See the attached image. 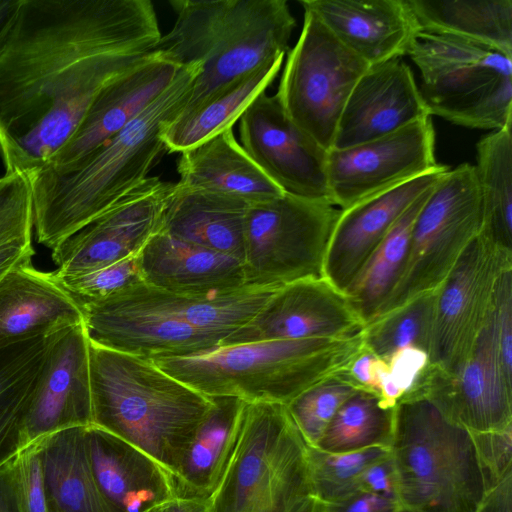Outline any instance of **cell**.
I'll return each instance as SVG.
<instances>
[{
	"label": "cell",
	"instance_id": "cell-1",
	"mask_svg": "<svg viewBox=\"0 0 512 512\" xmlns=\"http://www.w3.org/2000/svg\"><path fill=\"white\" fill-rule=\"evenodd\" d=\"M161 38L149 0H21L0 49L5 174L46 167L100 92Z\"/></svg>",
	"mask_w": 512,
	"mask_h": 512
},
{
	"label": "cell",
	"instance_id": "cell-2",
	"mask_svg": "<svg viewBox=\"0 0 512 512\" xmlns=\"http://www.w3.org/2000/svg\"><path fill=\"white\" fill-rule=\"evenodd\" d=\"M199 63L181 66L168 88L129 125L74 165L28 177L34 232L51 249L110 209L148 178L166 145V125L185 108Z\"/></svg>",
	"mask_w": 512,
	"mask_h": 512
},
{
	"label": "cell",
	"instance_id": "cell-3",
	"mask_svg": "<svg viewBox=\"0 0 512 512\" xmlns=\"http://www.w3.org/2000/svg\"><path fill=\"white\" fill-rule=\"evenodd\" d=\"M90 380L93 425L141 449L173 477L212 398L151 360L92 342Z\"/></svg>",
	"mask_w": 512,
	"mask_h": 512
},
{
	"label": "cell",
	"instance_id": "cell-4",
	"mask_svg": "<svg viewBox=\"0 0 512 512\" xmlns=\"http://www.w3.org/2000/svg\"><path fill=\"white\" fill-rule=\"evenodd\" d=\"M172 29L154 51L177 66L199 63L188 110L234 80L284 58L295 19L285 0H171Z\"/></svg>",
	"mask_w": 512,
	"mask_h": 512
},
{
	"label": "cell",
	"instance_id": "cell-5",
	"mask_svg": "<svg viewBox=\"0 0 512 512\" xmlns=\"http://www.w3.org/2000/svg\"><path fill=\"white\" fill-rule=\"evenodd\" d=\"M364 348L362 330L341 338L221 345L186 357L151 361L208 397L286 405L310 387L347 371Z\"/></svg>",
	"mask_w": 512,
	"mask_h": 512
},
{
	"label": "cell",
	"instance_id": "cell-6",
	"mask_svg": "<svg viewBox=\"0 0 512 512\" xmlns=\"http://www.w3.org/2000/svg\"><path fill=\"white\" fill-rule=\"evenodd\" d=\"M389 449L406 512H475L488 491L470 432L417 387L395 406Z\"/></svg>",
	"mask_w": 512,
	"mask_h": 512
},
{
	"label": "cell",
	"instance_id": "cell-7",
	"mask_svg": "<svg viewBox=\"0 0 512 512\" xmlns=\"http://www.w3.org/2000/svg\"><path fill=\"white\" fill-rule=\"evenodd\" d=\"M309 446L286 406L246 402L238 443L207 500L211 512H291L312 495Z\"/></svg>",
	"mask_w": 512,
	"mask_h": 512
},
{
	"label": "cell",
	"instance_id": "cell-8",
	"mask_svg": "<svg viewBox=\"0 0 512 512\" xmlns=\"http://www.w3.org/2000/svg\"><path fill=\"white\" fill-rule=\"evenodd\" d=\"M430 116L472 129L512 125V59L458 38L421 31L408 54Z\"/></svg>",
	"mask_w": 512,
	"mask_h": 512
},
{
	"label": "cell",
	"instance_id": "cell-9",
	"mask_svg": "<svg viewBox=\"0 0 512 512\" xmlns=\"http://www.w3.org/2000/svg\"><path fill=\"white\" fill-rule=\"evenodd\" d=\"M483 223L474 165L463 163L449 168L423 203L413 224L403 274L374 318L437 290L480 234Z\"/></svg>",
	"mask_w": 512,
	"mask_h": 512
},
{
	"label": "cell",
	"instance_id": "cell-10",
	"mask_svg": "<svg viewBox=\"0 0 512 512\" xmlns=\"http://www.w3.org/2000/svg\"><path fill=\"white\" fill-rule=\"evenodd\" d=\"M341 209L289 194L249 206L244 230L245 285L284 286L324 277L327 247Z\"/></svg>",
	"mask_w": 512,
	"mask_h": 512
},
{
	"label": "cell",
	"instance_id": "cell-11",
	"mask_svg": "<svg viewBox=\"0 0 512 512\" xmlns=\"http://www.w3.org/2000/svg\"><path fill=\"white\" fill-rule=\"evenodd\" d=\"M275 94L288 117L322 148H333L338 122L369 65L345 47L310 9Z\"/></svg>",
	"mask_w": 512,
	"mask_h": 512
},
{
	"label": "cell",
	"instance_id": "cell-12",
	"mask_svg": "<svg viewBox=\"0 0 512 512\" xmlns=\"http://www.w3.org/2000/svg\"><path fill=\"white\" fill-rule=\"evenodd\" d=\"M512 269V250L488 233L468 245L437 289L429 365L457 373L491 319L502 275Z\"/></svg>",
	"mask_w": 512,
	"mask_h": 512
},
{
	"label": "cell",
	"instance_id": "cell-13",
	"mask_svg": "<svg viewBox=\"0 0 512 512\" xmlns=\"http://www.w3.org/2000/svg\"><path fill=\"white\" fill-rule=\"evenodd\" d=\"M435 158L431 117L352 147L327 154L330 200L344 210L370 196L429 173Z\"/></svg>",
	"mask_w": 512,
	"mask_h": 512
},
{
	"label": "cell",
	"instance_id": "cell-14",
	"mask_svg": "<svg viewBox=\"0 0 512 512\" xmlns=\"http://www.w3.org/2000/svg\"><path fill=\"white\" fill-rule=\"evenodd\" d=\"M239 121L240 145L283 193L331 203L328 151L288 117L276 95L261 93Z\"/></svg>",
	"mask_w": 512,
	"mask_h": 512
},
{
	"label": "cell",
	"instance_id": "cell-15",
	"mask_svg": "<svg viewBox=\"0 0 512 512\" xmlns=\"http://www.w3.org/2000/svg\"><path fill=\"white\" fill-rule=\"evenodd\" d=\"M175 183L148 177L110 209L57 248L52 259L57 277L80 276L138 254L160 230Z\"/></svg>",
	"mask_w": 512,
	"mask_h": 512
},
{
	"label": "cell",
	"instance_id": "cell-16",
	"mask_svg": "<svg viewBox=\"0 0 512 512\" xmlns=\"http://www.w3.org/2000/svg\"><path fill=\"white\" fill-rule=\"evenodd\" d=\"M414 387L470 432L512 427V381L501 364L494 312L457 373L428 364Z\"/></svg>",
	"mask_w": 512,
	"mask_h": 512
},
{
	"label": "cell",
	"instance_id": "cell-17",
	"mask_svg": "<svg viewBox=\"0 0 512 512\" xmlns=\"http://www.w3.org/2000/svg\"><path fill=\"white\" fill-rule=\"evenodd\" d=\"M364 326L343 291L325 277L308 278L280 287L256 316L222 345L341 338L359 333Z\"/></svg>",
	"mask_w": 512,
	"mask_h": 512
},
{
	"label": "cell",
	"instance_id": "cell-18",
	"mask_svg": "<svg viewBox=\"0 0 512 512\" xmlns=\"http://www.w3.org/2000/svg\"><path fill=\"white\" fill-rule=\"evenodd\" d=\"M90 425V341L81 323L52 340L26 417L24 445L60 430Z\"/></svg>",
	"mask_w": 512,
	"mask_h": 512
},
{
	"label": "cell",
	"instance_id": "cell-19",
	"mask_svg": "<svg viewBox=\"0 0 512 512\" xmlns=\"http://www.w3.org/2000/svg\"><path fill=\"white\" fill-rule=\"evenodd\" d=\"M426 117L431 116L412 70L401 57L371 65L345 103L333 148L368 142Z\"/></svg>",
	"mask_w": 512,
	"mask_h": 512
},
{
	"label": "cell",
	"instance_id": "cell-20",
	"mask_svg": "<svg viewBox=\"0 0 512 512\" xmlns=\"http://www.w3.org/2000/svg\"><path fill=\"white\" fill-rule=\"evenodd\" d=\"M80 307L90 342L148 360L199 354L221 346L228 337L166 315L104 301Z\"/></svg>",
	"mask_w": 512,
	"mask_h": 512
},
{
	"label": "cell",
	"instance_id": "cell-21",
	"mask_svg": "<svg viewBox=\"0 0 512 512\" xmlns=\"http://www.w3.org/2000/svg\"><path fill=\"white\" fill-rule=\"evenodd\" d=\"M179 68L153 50L100 92L69 141L41 170L66 169L101 147L168 88Z\"/></svg>",
	"mask_w": 512,
	"mask_h": 512
},
{
	"label": "cell",
	"instance_id": "cell-22",
	"mask_svg": "<svg viewBox=\"0 0 512 512\" xmlns=\"http://www.w3.org/2000/svg\"><path fill=\"white\" fill-rule=\"evenodd\" d=\"M448 169L440 164L429 173L341 210L327 247L324 277L345 292L401 215Z\"/></svg>",
	"mask_w": 512,
	"mask_h": 512
},
{
	"label": "cell",
	"instance_id": "cell-23",
	"mask_svg": "<svg viewBox=\"0 0 512 512\" xmlns=\"http://www.w3.org/2000/svg\"><path fill=\"white\" fill-rule=\"evenodd\" d=\"M369 66L407 55L421 28L407 0H301Z\"/></svg>",
	"mask_w": 512,
	"mask_h": 512
},
{
	"label": "cell",
	"instance_id": "cell-24",
	"mask_svg": "<svg viewBox=\"0 0 512 512\" xmlns=\"http://www.w3.org/2000/svg\"><path fill=\"white\" fill-rule=\"evenodd\" d=\"M86 443L97 486L113 512H156L176 498L172 475L150 455L95 425Z\"/></svg>",
	"mask_w": 512,
	"mask_h": 512
},
{
	"label": "cell",
	"instance_id": "cell-25",
	"mask_svg": "<svg viewBox=\"0 0 512 512\" xmlns=\"http://www.w3.org/2000/svg\"><path fill=\"white\" fill-rule=\"evenodd\" d=\"M81 323V307L54 272L40 271L31 263L0 280V351Z\"/></svg>",
	"mask_w": 512,
	"mask_h": 512
},
{
	"label": "cell",
	"instance_id": "cell-26",
	"mask_svg": "<svg viewBox=\"0 0 512 512\" xmlns=\"http://www.w3.org/2000/svg\"><path fill=\"white\" fill-rule=\"evenodd\" d=\"M279 288L244 285L195 294L170 292L141 283L101 301L159 313L202 330L230 336L249 323Z\"/></svg>",
	"mask_w": 512,
	"mask_h": 512
},
{
	"label": "cell",
	"instance_id": "cell-27",
	"mask_svg": "<svg viewBox=\"0 0 512 512\" xmlns=\"http://www.w3.org/2000/svg\"><path fill=\"white\" fill-rule=\"evenodd\" d=\"M145 284L176 293H208L245 285L242 262L158 231L138 253Z\"/></svg>",
	"mask_w": 512,
	"mask_h": 512
},
{
	"label": "cell",
	"instance_id": "cell-28",
	"mask_svg": "<svg viewBox=\"0 0 512 512\" xmlns=\"http://www.w3.org/2000/svg\"><path fill=\"white\" fill-rule=\"evenodd\" d=\"M232 128L182 151L177 163V183L249 205L283 195L238 143Z\"/></svg>",
	"mask_w": 512,
	"mask_h": 512
},
{
	"label": "cell",
	"instance_id": "cell-29",
	"mask_svg": "<svg viewBox=\"0 0 512 512\" xmlns=\"http://www.w3.org/2000/svg\"><path fill=\"white\" fill-rule=\"evenodd\" d=\"M249 206L236 198L175 183L159 231L242 262Z\"/></svg>",
	"mask_w": 512,
	"mask_h": 512
},
{
	"label": "cell",
	"instance_id": "cell-30",
	"mask_svg": "<svg viewBox=\"0 0 512 512\" xmlns=\"http://www.w3.org/2000/svg\"><path fill=\"white\" fill-rule=\"evenodd\" d=\"M211 398L213 406L173 475L176 498L207 501L219 486L236 449L246 401L233 396Z\"/></svg>",
	"mask_w": 512,
	"mask_h": 512
},
{
	"label": "cell",
	"instance_id": "cell-31",
	"mask_svg": "<svg viewBox=\"0 0 512 512\" xmlns=\"http://www.w3.org/2000/svg\"><path fill=\"white\" fill-rule=\"evenodd\" d=\"M86 427L60 430L35 442L42 466L48 511L113 512L102 496L92 471Z\"/></svg>",
	"mask_w": 512,
	"mask_h": 512
},
{
	"label": "cell",
	"instance_id": "cell-32",
	"mask_svg": "<svg viewBox=\"0 0 512 512\" xmlns=\"http://www.w3.org/2000/svg\"><path fill=\"white\" fill-rule=\"evenodd\" d=\"M284 58L268 63L215 91L196 106L181 111L163 131L166 149H189L232 128L250 103L274 81Z\"/></svg>",
	"mask_w": 512,
	"mask_h": 512
},
{
	"label": "cell",
	"instance_id": "cell-33",
	"mask_svg": "<svg viewBox=\"0 0 512 512\" xmlns=\"http://www.w3.org/2000/svg\"><path fill=\"white\" fill-rule=\"evenodd\" d=\"M421 31L450 36L512 59V0H407Z\"/></svg>",
	"mask_w": 512,
	"mask_h": 512
},
{
	"label": "cell",
	"instance_id": "cell-34",
	"mask_svg": "<svg viewBox=\"0 0 512 512\" xmlns=\"http://www.w3.org/2000/svg\"><path fill=\"white\" fill-rule=\"evenodd\" d=\"M55 335L0 351V468L25 448L26 417Z\"/></svg>",
	"mask_w": 512,
	"mask_h": 512
},
{
	"label": "cell",
	"instance_id": "cell-35",
	"mask_svg": "<svg viewBox=\"0 0 512 512\" xmlns=\"http://www.w3.org/2000/svg\"><path fill=\"white\" fill-rule=\"evenodd\" d=\"M432 187L401 215L344 292L365 325L377 315L403 274L413 224Z\"/></svg>",
	"mask_w": 512,
	"mask_h": 512
},
{
	"label": "cell",
	"instance_id": "cell-36",
	"mask_svg": "<svg viewBox=\"0 0 512 512\" xmlns=\"http://www.w3.org/2000/svg\"><path fill=\"white\" fill-rule=\"evenodd\" d=\"M512 125L494 130L476 145L475 173L480 189L482 231L512 250Z\"/></svg>",
	"mask_w": 512,
	"mask_h": 512
},
{
	"label": "cell",
	"instance_id": "cell-37",
	"mask_svg": "<svg viewBox=\"0 0 512 512\" xmlns=\"http://www.w3.org/2000/svg\"><path fill=\"white\" fill-rule=\"evenodd\" d=\"M395 407L375 392L359 388L338 409L315 448L344 453L372 447L389 448Z\"/></svg>",
	"mask_w": 512,
	"mask_h": 512
},
{
	"label": "cell",
	"instance_id": "cell-38",
	"mask_svg": "<svg viewBox=\"0 0 512 512\" xmlns=\"http://www.w3.org/2000/svg\"><path fill=\"white\" fill-rule=\"evenodd\" d=\"M436 297L437 290L421 294L371 320L363 328L365 348L384 360L407 347H417L428 354Z\"/></svg>",
	"mask_w": 512,
	"mask_h": 512
},
{
	"label": "cell",
	"instance_id": "cell-39",
	"mask_svg": "<svg viewBox=\"0 0 512 512\" xmlns=\"http://www.w3.org/2000/svg\"><path fill=\"white\" fill-rule=\"evenodd\" d=\"M389 448L372 447L352 452L331 453L308 448L309 479L314 497L329 504L360 491L366 469L389 453Z\"/></svg>",
	"mask_w": 512,
	"mask_h": 512
},
{
	"label": "cell",
	"instance_id": "cell-40",
	"mask_svg": "<svg viewBox=\"0 0 512 512\" xmlns=\"http://www.w3.org/2000/svg\"><path fill=\"white\" fill-rule=\"evenodd\" d=\"M358 389L345 371L310 387L285 405L308 446H317L338 409Z\"/></svg>",
	"mask_w": 512,
	"mask_h": 512
},
{
	"label": "cell",
	"instance_id": "cell-41",
	"mask_svg": "<svg viewBox=\"0 0 512 512\" xmlns=\"http://www.w3.org/2000/svg\"><path fill=\"white\" fill-rule=\"evenodd\" d=\"M57 279L79 306L101 301L124 289L144 283L138 254L80 276Z\"/></svg>",
	"mask_w": 512,
	"mask_h": 512
},
{
	"label": "cell",
	"instance_id": "cell-42",
	"mask_svg": "<svg viewBox=\"0 0 512 512\" xmlns=\"http://www.w3.org/2000/svg\"><path fill=\"white\" fill-rule=\"evenodd\" d=\"M428 363L427 352L417 347L400 349L386 360L377 357L371 391L378 394L387 406L395 407L412 390Z\"/></svg>",
	"mask_w": 512,
	"mask_h": 512
},
{
	"label": "cell",
	"instance_id": "cell-43",
	"mask_svg": "<svg viewBox=\"0 0 512 512\" xmlns=\"http://www.w3.org/2000/svg\"><path fill=\"white\" fill-rule=\"evenodd\" d=\"M34 208L30 182L20 174L0 177V247L32 239Z\"/></svg>",
	"mask_w": 512,
	"mask_h": 512
},
{
	"label": "cell",
	"instance_id": "cell-44",
	"mask_svg": "<svg viewBox=\"0 0 512 512\" xmlns=\"http://www.w3.org/2000/svg\"><path fill=\"white\" fill-rule=\"evenodd\" d=\"M470 435L489 490L512 473V427Z\"/></svg>",
	"mask_w": 512,
	"mask_h": 512
},
{
	"label": "cell",
	"instance_id": "cell-45",
	"mask_svg": "<svg viewBox=\"0 0 512 512\" xmlns=\"http://www.w3.org/2000/svg\"><path fill=\"white\" fill-rule=\"evenodd\" d=\"M18 487L24 512H48L39 452L35 443L15 457Z\"/></svg>",
	"mask_w": 512,
	"mask_h": 512
},
{
	"label": "cell",
	"instance_id": "cell-46",
	"mask_svg": "<svg viewBox=\"0 0 512 512\" xmlns=\"http://www.w3.org/2000/svg\"><path fill=\"white\" fill-rule=\"evenodd\" d=\"M494 318L501 364L506 377L512 381V269L499 280Z\"/></svg>",
	"mask_w": 512,
	"mask_h": 512
},
{
	"label": "cell",
	"instance_id": "cell-47",
	"mask_svg": "<svg viewBox=\"0 0 512 512\" xmlns=\"http://www.w3.org/2000/svg\"><path fill=\"white\" fill-rule=\"evenodd\" d=\"M326 512H402L397 500L360 490L337 502L326 504Z\"/></svg>",
	"mask_w": 512,
	"mask_h": 512
},
{
	"label": "cell",
	"instance_id": "cell-48",
	"mask_svg": "<svg viewBox=\"0 0 512 512\" xmlns=\"http://www.w3.org/2000/svg\"><path fill=\"white\" fill-rule=\"evenodd\" d=\"M360 490L380 494L398 501L396 477L390 451L366 469L361 479Z\"/></svg>",
	"mask_w": 512,
	"mask_h": 512
},
{
	"label": "cell",
	"instance_id": "cell-49",
	"mask_svg": "<svg viewBox=\"0 0 512 512\" xmlns=\"http://www.w3.org/2000/svg\"><path fill=\"white\" fill-rule=\"evenodd\" d=\"M0 512H24L15 458L0 468Z\"/></svg>",
	"mask_w": 512,
	"mask_h": 512
},
{
	"label": "cell",
	"instance_id": "cell-50",
	"mask_svg": "<svg viewBox=\"0 0 512 512\" xmlns=\"http://www.w3.org/2000/svg\"><path fill=\"white\" fill-rule=\"evenodd\" d=\"M32 239L16 241L0 247V280L12 269L32 263Z\"/></svg>",
	"mask_w": 512,
	"mask_h": 512
},
{
	"label": "cell",
	"instance_id": "cell-51",
	"mask_svg": "<svg viewBox=\"0 0 512 512\" xmlns=\"http://www.w3.org/2000/svg\"><path fill=\"white\" fill-rule=\"evenodd\" d=\"M475 512H512V473L486 492Z\"/></svg>",
	"mask_w": 512,
	"mask_h": 512
},
{
	"label": "cell",
	"instance_id": "cell-52",
	"mask_svg": "<svg viewBox=\"0 0 512 512\" xmlns=\"http://www.w3.org/2000/svg\"><path fill=\"white\" fill-rule=\"evenodd\" d=\"M21 0H0V49L13 26Z\"/></svg>",
	"mask_w": 512,
	"mask_h": 512
},
{
	"label": "cell",
	"instance_id": "cell-53",
	"mask_svg": "<svg viewBox=\"0 0 512 512\" xmlns=\"http://www.w3.org/2000/svg\"><path fill=\"white\" fill-rule=\"evenodd\" d=\"M159 512H211L208 502L195 499L175 498Z\"/></svg>",
	"mask_w": 512,
	"mask_h": 512
},
{
	"label": "cell",
	"instance_id": "cell-54",
	"mask_svg": "<svg viewBox=\"0 0 512 512\" xmlns=\"http://www.w3.org/2000/svg\"><path fill=\"white\" fill-rule=\"evenodd\" d=\"M291 512H326V506L313 495H309L303 498Z\"/></svg>",
	"mask_w": 512,
	"mask_h": 512
},
{
	"label": "cell",
	"instance_id": "cell-55",
	"mask_svg": "<svg viewBox=\"0 0 512 512\" xmlns=\"http://www.w3.org/2000/svg\"><path fill=\"white\" fill-rule=\"evenodd\" d=\"M161 510V509H160ZM160 510L156 511V512H159ZM48 512H51V511H48Z\"/></svg>",
	"mask_w": 512,
	"mask_h": 512
},
{
	"label": "cell",
	"instance_id": "cell-56",
	"mask_svg": "<svg viewBox=\"0 0 512 512\" xmlns=\"http://www.w3.org/2000/svg\"><path fill=\"white\" fill-rule=\"evenodd\" d=\"M402 512H406V511H402Z\"/></svg>",
	"mask_w": 512,
	"mask_h": 512
}]
</instances>
